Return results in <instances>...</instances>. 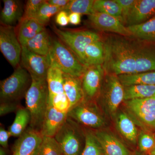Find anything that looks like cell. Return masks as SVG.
<instances>
[{
    "mask_svg": "<svg viewBox=\"0 0 155 155\" xmlns=\"http://www.w3.org/2000/svg\"><path fill=\"white\" fill-rule=\"evenodd\" d=\"M92 25L98 30L118 34L122 36H129L131 34L119 19L104 13L94 12L88 16Z\"/></svg>",
    "mask_w": 155,
    "mask_h": 155,
    "instance_id": "16",
    "label": "cell"
},
{
    "mask_svg": "<svg viewBox=\"0 0 155 155\" xmlns=\"http://www.w3.org/2000/svg\"><path fill=\"white\" fill-rule=\"evenodd\" d=\"M69 1L70 0H48L47 1V2L52 5L62 8L64 9L68 5Z\"/></svg>",
    "mask_w": 155,
    "mask_h": 155,
    "instance_id": "43",
    "label": "cell"
},
{
    "mask_svg": "<svg viewBox=\"0 0 155 155\" xmlns=\"http://www.w3.org/2000/svg\"><path fill=\"white\" fill-rule=\"evenodd\" d=\"M155 147V133L140 129L137 139V152L141 155H150Z\"/></svg>",
    "mask_w": 155,
    "mask_h": 155,
    "instance_id": "32",
    "label": "cell"
},
{
    "mask_svg": "<svg viewBox=\"0 0 155 155\" xmlns=\"http://www.w3.org/2000/svg\"><path fill=\"white\" fill-rule=\"evenodd\" d=\"M54 138L63 155H81L85 145L84 129L74 120L67 117Z\"/></svg>",
    "mask_w": 155,
    "mask_h": 155,
    "instance_id": "7",
    "label": "cell"
},
{
    "mask_svg": "<svg viewBox=\"0 0 155 155\" xmlns=\"http://www.w3.org/2000/svg\"><path fill=\"white\" fill-rule=\"evenodd\" d=\"M0 50L6 60L16 69L20 65L22 46L14 26L1 25Z\"/></svg>",
    "mask_w": 155,
    "mask_h": 155,
    "instance_id": "10",
    "label": "cell"
},
{
    "mask_svg": "<svg viewBox=\"0 0 155 155\" xmlns=\"http://www.w3.org/2000/svg\"><path fill=\"white\" fill-rule=\"evenodd\" d=\"M114 121L116 130L125 143L136 151L134 148L137 146L139 130L134 121L125 110L119 109Z\"/></svg>",
    "mask_w": 155,
    "mask_h": 155,
    "instance_id": "14",
    "label": "cell"
},
{
    "mask_svg": "<svg viewBox=\"0 0 155 155\" xmlns=\"http://www.w3.org/2000/svg\"><path fill=\"white\" fill-rule=\"evenodd\" d=\"M94 0H70L63 10L68 14L76 13L81 15H90L94 13Z\"/></svg>",
    "mask_w": 155,
    "mask_h": 155,
    "instance_id": "33",
    "label": "cell"
},
{
    "mask_svg": "<svg viewBox=\"0 0 155 155\" xmlns=\"http://www.w3.org/2000/svg\"><path fill=\"white\" fill-rule=\"evenodd\" d=\"M67 113L57 110L48 104L40 133L43 136L54 137L67 120Z\"/></svg>",
    "mask_w": 155,
    "mask_h": 155,
    "instance_id": "17",
    "label": "cell"
},
{
    "mask_svg": "<svg viewBox=\"0 0 155 155\" xmlns=\"http://www.w3.org/2000/svg\"><path fill=\"white\" fill-rule=\"evenodd\" d=\"M62 10V8L52 5L45 1L41 6L34 19L45 27L54 15H57Z\"/></svg>",
    "mask_w": 155,
    "mask_h": 155,
    "instance_id": "35",
    "label": "cell"
},
{
    "mask_svg": "<svg viewBox=\"0 0 155 155\" xmlns=\"http://www.w3.org/2000/svg\"><path fill=\"white\" fill-rule=\"evenodd\" d=\"M69 118L84 128L98 130L106 128L107 118L94 101L84 100L67 113Z\"/></svg>",
    "mask_w": 155,
    "mask_h": 155,
    "instance_id": "5",
    "label": "cell"
},
{
    "mask_svg": "<svg viewBox=\"0 0 155 155\" xmlns=\"http://www.w3.org/2000/svg\"><path fill=\"white\" fill-rule=\"evenodd\" d=\"M69 15L67 11L62 10L56 15L55 21L56 23L60 26L64 27L69 24Z\"/></svg>",
    "mask_w": 155,
    "mask_h": 155,
    "instance_id": "40",
    "label": "cell"
},
{
    "mask_svg": "<svg viewBox=\"0 0 155 155\" xmlns=\"http://www.w3.org/2000/svg\"><path fill=\"white\" fill-rule=\"evenodd\" d=\"M105 72L102 65L87 67L81 77L84 100L96 101L99 94Z\"/></svg>",
    "mask_w": 155,
    "mask_h": 155,
    "instance_id": "13",
    "label": "cell"
},
{
    "mask_svg": "<svg viewBox=\"0 0 155 155\" xmlns=\"http://www.w3.org/2000/svg\"><path fill=\"white\" fill-rule=\"evenodd\" d=\"M35 155H63V153L54 137L43 136Z\"/></svg>",
    "mask_w": 155,
    "mask_h": 155,
    "instance_id": "34",
    "label": "cell"
},
{
    "mask_svg": "<svg viewBox=\"0 0 155 155\" xmlns=\"http://www.w3.org/2000/svg\"><path fill=\"white\" fill-rule=\"evenodd\" d=\"M48 104L59 110L68 113L70 108L69 101L65 94L49 97Z\"/></svg>",
    "mask_w": 155,
    "mask_h": 155,
    "instance_id": "36",
    "label": "cell"
},
{
    "mask_svg": "<svg viewBox=\"0 0 155 155\" xmlns=\"http://www.w3.org/2000/svg\"><path fill=\"white\" fill-rule=\"evenodd\" d=\"M122 9L123 23H125L128 14L133 8L136 0H116Z\"/></svg>",
    "mask_w": 155,
    "mask_h": 155,
    "instance_id": "39",
    "label": "cell"
},
{
    "mask_svg": "<svg viewBox=\"0 0 155 155\" xmlns=\"http://www.w3.org/2000/svg\"><path fill=\"white\" fill-rule=\"evenodd\" d=\"M45 29V26L37 20L31 18H22L16 28L17 37L22 47L24 46L28 41Z\"/></svg>",
    "mask_w": 155,
    "mask_h": 155,
    "instance_id": "22",
    "label": "cell"
},
{
    "mask_svg": "<svg viewBox=\"0 0 155 155\" xmlns=\"http://www.w3.org/2000/svg\"><path fill=\"white\" fill-rule=\"evenodd\" d=\"M144 42L140 47H135V73L155 71V42Z\"/></svg>",
    "mask_w": 155,
    "mask_h": 155,
    "instance_id": "19",
    "label": "cell"
},
{
    "mask_svg": "<svg viewBox=\"0 0 155 155\" xmlns=\"http://www.w3.org/2000/svg\"><path fill=\"white\" fill-rule=\"evenodd\" d=\"M124 101V87L118 76L105 73L96 102L108 119L114 121Z\"/></svg>",
    "mask_w": 155,
    "mask_h": 155,
    "instance_id": "3",
    "label": "cell"
},
{
    "mask_svg": "<svg viewBox=\"0 0 155 155\" xmlns=\"http://www.w3.org/2000/svg\"><path fill=\"white\" fill-rule=\"evenodd\" d=\"M31 116L27 108L22 107L16 112V117L13 123L8 128L11 136H20L30 125Z\"/></svg>",
    "mask_w": 155,
    "mask_h": 155,
    "instance_id": "28",
    "label": "cell"
},
{
    "mask_svg": "<svg viewBox=\"0 0 155 155\" xmlns=\"http://www.w3.org/2000/svg\"><path fill=\"white\" fill-rule=\"evenodd\" d=\"M105 72L117 75L135 73V48L125 39L110 37L104 42Z\"/></svg>",
    "mask_w": 155,
    "mask_h": 155,
    "instance_id": "1",
    "label": "cell"
},
{
    "mask_svg": "<svg viewBox=\"0 0 155 155\" xmlns=\"http://www.w3.org/2000/svg\"><path fill=\"white\" fill-rule=\"evenodd\" d=\"M52 30L58 38L74 53L83 65L86 48L92 43L101 40L97 33L91 31L64 30L57 28L54 24Z\"/></svg>",
    "mask_w": 155,
    "mask_h": 155,
    "instance_id": "9",
    "label": "cell"
},
{
    "mask_svg": "<svg viewBox=\"0 0 155 155\" xmlns=\"http://www.w3.org/2000/svg\"><path fill=\"white\" fill-rule=\"evenodd\" d=\"M32 82L29 73L21 65L11 76L0 82L1 102H19L25 97Z\"/></svg>",
    "mask_w": 155,
    "mask_h": 155,
    "instance_id": "6",
    "label": "cell"
},
{
    "mask_svg": "<svg viewBox=\"0 0 155 155\" xmlns=\"http://www.w3.org/2000/svg\"><path fill=\"white\" fill-rule=\"evenodd\" d=\"M20 65L26 69L32 78L46 79L48 70L51 67L49 58L32 52L22 47Z\"/></svg>",
    "mask_w": 155,
    "mask_h": 155,
    "instance_id": "12",
    "label": "cell"
},
{
    "mask_svg": "<svg viewBox=\"0 0 155 155\" xmlns=\"http://www.w3.org/2000/svg\"><path fill=\"white\" fill-rule=\"evenodd\" d=\"M84 129L85 145L81 155H105L102 147L94 130L86 128Z\"/></svg>",
    "mask_w": 155,
    "mask_h": 155,
    "instance_id": "31",
    "label": "cell"
},
{
    "mask_svg": "<svg viewBox=\"0 0 155 155\" xmlns=\"http://www.w3.org/2000/svg\"><path fill=\"white\" fill-rule=\"evenodd\" d=\"M93 9L94 12L111 15L119 19L123 23L122 9L116 0H95Z\"/></svg>",
    "mask_w": 155,
    "mask_h": 155,
    "instance_id": "30",
    "label": "cell"
},
{
    "mask_svg": "<svg viewBox=\"0 0 155 155\" xmlns=\"http://www.w3.org/2000/svg\"><path fill=\"white\" fill-rule=\"evenodd\" d=\"M155 97V85H137L124 87V101L143 99Z\"/></svg>",
    "mask_w": 155,
    "mask_h": 155,
    "instance_id": "29",
    "label": "cell"
},
{
    "mask_svg": "<svg viewBox=\"0 0 155 155\" xmlns=\"http://www.w3.org/2000/svg\"><path fill=\"white\" fill-rule=\"evenodd\" d=\"M45 0H28L24 8L23 18H34Z\"/></svg>",
    "mask_w": 155,
    "mask_h": 155,
    "instance_id": "37",
    "label": "cell"
},
{
    "mask_svg": "<svg viewBox=\"0 0 155 155\" xmlns=\"http://www.w3.org/2000/svg\"><path fill=\"white\" fill-rule=\"evenodd\" d=\"M94 131L102 147L105 155H141L107 127Z\"/></svg>",
    "mask_w": 155,
    "mask_h": 155,
    "instance_id": "11",
    "label": "cell"
},
{
    "mask_svg": "<svg viewBox=\"0 0 155 155\" xmlns=\"http://www.w3.org/2000/svg\"><path fill=\"white\" fill-rule=\"evenodd\" d=\"M104 58V42L100 40L92 43L86 48L84 54V64L87 67L103 65Z\"/></svg>",
    "mask_w": 155,
    "mask_h": 155,
    "instance_id": "23",
    "label": "cell"
},
{
    "mask_svg": "<svg viewBox=\"0 0 155 155\" xmlns=\"http://www.w3.org/2000/svg\"><path fill=\"white\" fill-rule=\"evenodd\" d=\"M11 136L8 130H6L1 126L0 127V144L2 147L8 149V140Z\"/></svg>",
    "mask_w": 155,
    "mask_h": 155,
    "instance_id": "41",
    "label": "cell"
},
{
    "mask_svg": "<svg viewBox=\"0 0 155 155\" xmlns=\"http://www.w3.org/2000/svg\"><path fill=\"white\" fill-rule=\"evenodd\" d=\"M46 81L49 97L64 93V73L58 67L51 66L48 70Z\"/></svg>",
    "mask_w": 155,
    "mask_h": 155,
    "instance_id": "26",
    "label": "cell"
},
{
    "mask_svg": "<svg viewBox=\"0 0 155 155\" xmlns=\"http://www.w3.org/2000/svg\"><path fill=\"white\" fill-rule=\"evenodd\" d=\"M48 56L51 66L58 67L63 73L74 77H82L87 68L58 38L51 40Z\"/></svg>",
    "mask_w": 155,
    "mask_h": 155,
    "instance_id": "4",
    "label": "cell"
},
{
    "mask_svg": "<svg viewBox=\"0 0 155 155\" xmlns=\"http://www.w3.org/2000/svg\"><path fill=\"white\" fill-rule=\"evenodd\" d=\"M22 107L19 102H1L0 116H4L14 112L16 113Z\"/></svg>",
    "mask_w": 155,
    "mask_h": 155,
    "instance_id": "38",
    "label": "cell"
},
{
    "mask_svg": "<svg viewBox=\"0 0 155 155\" xmlns=\"http://www.w3.org/2000/svg\"><path fill=\"white\" fill-rule=\"evenodd\" d=\"M51 40L46 29L42 31L27 42L24 46L31 51L42 56L49 54Z\"/></svg>",
    "mask_w": 155,
    "mask_h": 155,
    "instance_id": "24",
    "label": "cell"
},
{
    "mask_svg": "<svg viewBox=\"0 0 155 155\" xmlns=\"http://www.w3.org/2000/svg\"><path fill=\"white\" fill-rule=\"evenodd\" d=\"M42 138L40 132L28 127L15 141L12 155H35Z\"/></svg>",
    "mask_w": 155,
    "mask_h": 155,
    "instance_id": "15",
    "label": "cell"
},
{
    "mask_svg": "<svg viewBox=\"0 0 155 155\" xmlns=\"http://www.w3.org/2000/svg\"><path fill=\"white\" fill-rule=\"evenodd\" d=\"M4 7L1 14V25L13 26L23 18L24 10L21 1L3 0Z\"/></svg>",
    "mask_w": 155,
    "mask_h": 155,
    "instance_id": "21",
    "label": "cell"
},
{
    "mask_svg": "<svg viewBox=\"0 0 155 155\" xmlns=\"http://www.w3.org/2000/svg\"><path fill=\"white\" fill-rule=\"evenodd\" d=\"M7 149L1 147L0 148V155H8V151L7 150Z\"/></svg>",
    "mask_w": 155,
    "mask_h": 155,
    "instance_id": "44",
    "label": "cell"
},
{
    "mask_svg": "<svg viewBox=\"0 0 155 155\" xmlns=\"http://www.w3.org/2000/svg\"><path fill=\"white\" fill-rule=\"evenodd\" d=\"M150 155H155V147L153 150L150 153Z\"/></svg>",
    "mask_w": 155,
    "mask_h": 155,
    "instance_id": "45",
    "label": "cell"
},
{
    "mask_svg": "<svg viewBox=\"0 0 155 155\" xmlns=\"http://www.w3.org/2000/svg\"><path fill=\"white\" fill-rule=\"evenodd\" d=\"M155 15V0H136L127 16L125 23L128 26L146 22Z\"/></svg>",
    "mask_w": 155,
    "mask_h": 155,
    "instance_id": "18",
    "label": "cell"
},
{
    "mask_svg": "<svg viewBox=\"0 0 155 155\" xmlns=\"http://www.w3.org/2000/svg\"><path fill=\"white\" fill-rule=\"evenodd\" d=\"M127 27L131 35L143 41L155 42V15L143 23Z\"/></svg>",
    "mask_w": 155,
    "mask_h": 155,
    "instance_id": "25",
    "label": "cell"
},
{
    "mask_svg": "<svg viewBox=\"0 0 155 155\" xmlns=\"http://www.w3.org/2000/svg\"><path fill=\"white\" fill-rule=\"evenodd\" d=\"M123 102L125 110L140 129L155 133V97Z\"/></svg>",
    "mask_w": 155,
    "mask_h": 155,
    "instance_id": "8",
    "label": "cell"
},
{
    "mask_svg": "<svg viewBox=\"0 0 155 155\" xmlns=\"http://www.w3.org/2000/svg\"><path fill=\"white\" fill-rule=\"evenodd\" d=\"M124 87L143 84L155 85V71L118 75Z\"/></svg>",
    "mask_w": 155,
    "mask_h": 155,
    "instance_id": "27",
    "label": "cell"
},
{
    "mask_svg": "<svg viewBox=\"0 0 155 155\" xmlns=\"http://www.w3.org/2000/svg\"><path fill=\"white\" fill-rule=\"evenodd\" d=\"M81 15L76 13H71L69 14V23L74 25H78L81 22Z\"/></svg>",
    "mask_w": 155,
    "mask_h": 155,
    "instance_id": "42",
    "label": "cell"
},
{
    "mask_svg": "<svg viewBox=\"0 0 155 155\" xmlns=\"http://www.w3.org/2000/svg\"><path fill=\"white\" fill-rule=\"evenodd\" d=\"M31 78V85L25 97L31 116L29 127L40 132L47 109L48 89L46 79Z\"/></svg>",
    "mask_w": 155,
    "mask_h": 155,
    "instance_id": "2",
    "label": "cell"
},
{
    "mask_svg": "<svg viewBox=\"0 0 155 155\" xmlns=\"http://www.w3.org/2000/svg\"><path fill=\"white\" fill-rule=\"evenodd\" d=\"M63 87L70 105L69 110L84 100L81 78L64 73Z\"/></svg>",
    "mask_w": 155,
    "mask_h": 155,
    "instance_id": "20",
    "label": "cell"
}]
</instances>
